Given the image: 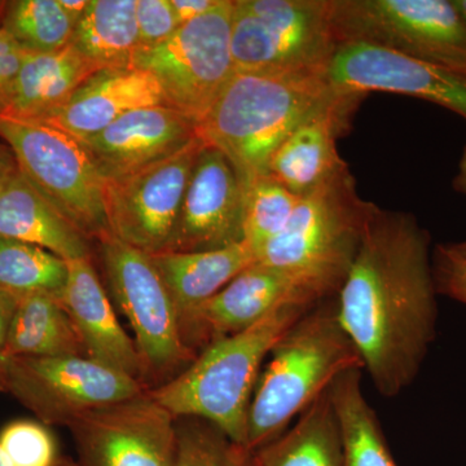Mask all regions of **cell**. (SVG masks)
Masks as SVG:
<instances>
[{
	"mask_svg": "<svg viewBox=\"0 0 466 466\" xmlns=\"http://www.w3.org/2000/svg\"><path fill=\"white\" fill-rule=\"evenodd\" d=\"M431 235L416 217L377 207L337 315L377 391L394 398L415 381L437 336Z\"/></svg>",
	"mask_w": 466,
	"mask_h": 466,
	"instance_id": "obj_1",
	"label": "cell"
},
{
	"mask_svg": "<svg viewBox=\"0 0 466 466\" xmlns=\"http://www.w3.org/2000/svg\"><path fill=\"white\" fill-rule=\"evenodd\" d=\"M361 97L337 90L327 76L235 72L196 131L226 156L247 191L299 126L355 109Z\"/></svg>",
	"mask_w": 466,
	"mask_h": 466,
	"instance_id": "obj_2",
	"label": "cell"
},
{
	"mask_svg": "<svg viewBox=\"0 0 466 466\" xmlns=\"http://www.w3.org/2000/svg\"><path fill=\"white\" fill-rule=\"evenodd\" d=\"M260 370L249 410L248 450L256 452L280 437L352 368L363 360L337 315V299L321 300L275 343Z\"/></svg>",
	"mask_w": 466,
	"mask_h": 466,
	"instance_id": "obj_3",
	"label": "cell"
},
{
	"mask_svg": "<svg viewBox=\"0 0 466 466\" xmlns=\"http://www.w3.org/2000/svg\"><path fill=\"white\" fill-rule=\"evenodd\" d=\"M314 306H283L249 329L210 343L183 372L150 394L175 419L207 420L248 449L251 398L263 363L275 343Z\"/></svg>",
	"mask_w": 466,
	"mask_h": 466,
	"instance_id": "obj_4",
	"label": "cell"
},
{
	"mask_svg": "<svg viewBox=\"0 0 466 466\" xmlns=\"http://www.w3.org/2000/svg\"><path fill=\"white\" fill-rule=\"evenodd\" d=\"M377 208L358 195L349 167L300 196L289 223L257 262L291 276L315 299L337 297Z\"/></svg>",
	"mask_w": 466,
	"mask_h": 466,
	"instance_id": "obj_5",
	"label": "cell"
},
{
	"mask_svg": "<svg viewBox=\"0 0 466 466\" xmlns=\"http://www.w3.org/2000/svg\"><path fill=\"white\" fill-rule=\"evenodd\" d=\"M339 43L330 0H233L235 72L327 76Z\"/></svg>",
	"mask_w": 466,
	"mask_h": 466,
	"instance_id": "obj_6",
	"label": "cell"
},
{
	"mask_svg": "<svg viewBox=\"0 0 466 466\" xmlns=\"http://www.w3.org/2000/svg\"><path fill=\"white\" fill-rule=\"evenodd\" d=\"M0 139L21 175L86 238L110 235L106 180L84 143L46 122L2 116Z\"/></svg>",
	"mask_w": 466,
	"mask_h": 466,
	"instance_id": "obj_7",
	"label": "cell"
},
{
	"mask_svg": "<svg viewBox=\"0 0 466 466\" xmlns=\"http://www.w3.org/2000/svg\"><path fill=\"white\" fill-rule=\"evenodd\" d=\"M101 265L110 297L127 319L142 359L144 381L164 385L198 355L184 341L177 309L152 256L106 236L99 240Z\"/></svg>",
	"mask_w": 466,
	"mask_h": 466,
	"instance_id": "obj_8",
	"label": "cell"
},
{
	"mask_svg": "<svg viewBox=\"0 0 466 466\" xmlns=\"http://www.w3.org/2000/svg\"><path fill=\"white\" fill-rule=\"evenodd\" d=\"M339 42L381 46L466 78V20L453 0H330Z\"/></svg>",
	"mask_w": 466,
	"mask_h": 466,
	"instance_id": "obj_9",
	"label": "cell"
},
{
	"mask_svg": "<svg viewBox=\"0 0 466 466\" xmlns=\"http://www.w3.org/2000/svg\"><path fill=\"white\" fill-rule=\"evenodd\" d=\"M233 0L184 24L161 45L137 51L133 67L157 79L165 103L200 124L235 69L231 54Z\"/></svg>",
	"mask_w": 466,
	"mask_h": 466,
	"instance_id": "obj_10",
	"label": "cell"
},
{
	"mask_svg": "<svg viewBox=\"0 0 466 466\" xmlns=\"http://www.w3.org/2000/svg\"><path fill=\"white\" fill-rule=\"evenodd\" d=\"M149 390L134 377L84 355L12 358L5 391L48 426H66L88 410Z\"/></svg>",
	"mask_w": 466,
	"mask_h": 466,
	"instance_id": "obj_11",
	"label": "cell"
},
{
	"mask_svg": "<svg viewBox=\"0 0 466 466\" xmlns=\"http://www.w3.org/2000/svg\"><path fill=\"white\" fill-rule=\"evenodd\" d=\"M202 144L198 137L157 164L106 180L104 201L115 238L150 256L167 250Z\"/></svg>",
	"mask_w": 466,
	"mask_h": 466,
	"instance_id": "obj_12",
	"label": "cell"
},
{
	"mask_svg": "<svg viewBox=\"0 0 466 466\" xmlns=\"http://www.w3.org/2000/svg\"><path fill=\"white\" fill-rule=\"evenodd\" d=\"M76 466H174L177 419L149 390L88 410L69 425Z\"/></svg>",
	"mask_w": 466,
	"mask_h": 466,
	"instance_id": "obj_13",
	"label": "cell"
},
{
	"mask_svg": "<svg viewBox=\"0 0 466 466\" xmlns=\"http://www.w3.org/2000/svg\"><path fill=\"white\" fill-rule=\"evenodd\" d=\"M328 81L345 94L381 91L431 101L466 121V78L444 67L372 43H339L328 66Z\"/></svg>",
	"mask_w": 466,
	"mask_h": 466,
	"instance_id": "obj_14",
	"label": "cell"
},
{
	"mask_svg": "<svg viewBox=\"0 0 466 466\" xmlns=\"http://www.w3.org/2000/svg\"><path fill=\"white\" fill-rule=\"evenodd\" d=\"M244 216L245 189L235 168L220 150L204 143L162 253H200L241 244Z\"/></svg>",
	"mask_w": 466,
	"mask_h": 466,
	"instance_id": "obj_15",
	"label": "cell"
},
{
	"mask_svg": "<svg viewBox=\"0 0 466 466\" xmlns=\"http://www.w3.org/2000/svg\"><path fill=\"white\" fill-rule=\"evenodd\" d=\"M318 303L291 276L256 262L196 309L184 324V341L198 355L210 343L249 329L283 306Z\"/></svg>",
	"mask_w": 466,
	"mask_h": 466,
	"instance_id": "obj_16",
	"label": "cell"
},
{
	"mask_svg": "<svg viewBox=\"0 0 466 466\" xmlns=\"http://www.w3.org/2000/svg\"><path fill=\"white\" fill-rule=\"evenodd\" d=\"M198 126L167 106H143L82 142L104 180L127 177L188 146Z\"/></svg>",
	"mask_w": 466,
	"mask_h": 466,
	"instance_id": "obj_17",
	"label": "cell"
},
{
	"mask_svg": "<svg viewBox=\"0 0 466 466\" xmlns=\"http://www.w3.org/2000/svg\"><path fill=\"white\" fill-rule=\"evenodd\" d=\"M67 263L69 279L61 303L75 324L86 357L146 385L142 359L134 339L119 323L91 258Z\"/></svg>",
	"mask_w": 466,
	"mask_h": 466,
	"instance_id": "obj_18",
	"label": "cell"
},
{
	"mask_svg": "<svg viewBox=\"0 0 466 466\" xmlns=\"http://www.w3.org/2000/svg\"><path fill=\"white\" fill-rule=\"evenodd\" d=\"M167 106L157 79L147 70L103 69L79 86L66 104L41 119L86 142L143 106Z\"/></svg>",
	"mask_w": 466,
	"mask_h": 466,
	"instance_id": "obj_19",
	"label": "cell"
},
{
	"mask_svg": "<svg viewBox=\"0 0 466 466\" xmlns=\"http://www.w3.org/2000/svg\"><path fill=\"white\" fill-rule=\"evenodd\" d=\"M96 72L70 45L52 54H26L17 76L0 96V116L41 121Z\"/></svg>",
	"mask_w": 466,
	"mask_h": 466,
	"instance_id": "obj_20",
	"label": "cell"
},
{
	"mask_svg": "<svg viewBox=\"0 0 466 466\" xmlns=\"http://www.w3.org/2000/svg\"><path fill=\"white\" fill-rule=\"evenodd\" d=\"M352 110H333L299 126L272 156L268 174L303 196L345 170L336 140L348 130Z\"/></svg>",
	"mask_w": 466,
	"mask_h": 466,
	"instance_id": "obj_21",
	"label": "cell"
},
{
	"mask_svg": "<svg viewBox=\"0 0 466 466\" xmlns=\"http://www.w3.org/2000/svg\"><path fill=\"white\" fill-rule=\"evenodd\" d=\"M0 238L45 248L67 262L91 258V241L70 225L20 171L0 189Z\"/></svg>",
	"mask_w": 466,
	"mask_h": 466,
	"instance_id": "obj_22",
	"label": "cell"
},
{
	"mask_svg": "<svg viewBox=\"0 0 466 466\" xmlns=\"http://www.w3.org/2000/svg\"><path fill=\"white\" fill-rule=\"evenodd\" d=\"M152 258L173 299L182 332L196 309L257 262L247 242L200 253H159Z\"/></svg>",
	"mask_w": 466,
	"mask_h": 466,
	"instance_id": "obj_23",
	"label": "cell"
},
{
	"mask_svg": "<svg viewBox=\"0 0 466 466\" xmlns=\"http://www.w3.org/2000/svg\"><path fill=\"white\" fill-rule=\"evenodd\" d=\"M254 461L256 466H343L341 429L329 389L296 424L256 451Z\"/></svg>",
	"mask_w": 466,
	"mask_h": 466,
	"instance_id": "obj_24",
	"label": "cell"
},
{
	"mask_svg": "<svg viewBox=\"0 0 466 466\" xmlns=\"http://www.w3.org/2000/svg\"><path fill=\"white\" fill-rule=\"evenodd\" d=\"M70 46L97 70L133 67L139 51L137 0H90Z\"/></svg>",
	"mask_w": 466,
	"mask_h": 466,
	"instance_id": "obj_25",
	"label": "cell"
},
{
	"mask_svg": "<svg viewBox=\"0 0 466 466\" xmlns=\"http://www.w3.org/2000/svg\"><path fill=\"white\" fill-rule=\"evenodd\" d=\"M3 351L9 358L86 357L63 303L45 294L18 297Z\"/></svg>",
	"mask_w": 466,
	"mask_h": 466,
	"instance_id": "obj_26",
	"label": "cell"
},
{
	"mask_svg": "<svg viewBox=\"0 0 466 466\" xmlns=\"http://www.w3.org/2000/svg\"><path fill=\"white\" fill-rule=\"evenodd\" d=\"M363 370L352 368L334 380L330 400L341 429L343 466H398L375 410L361 388Z\"/></svg>",
	"mask_w": 466,
	"mask_h": 466,
	"instance_id": "obj_27",
	"label": "cell"
},
{
	"mask_svg": "<svg viewBox=\"0 0 466 466\" xmlns=\"http://www.w3.org/2000/svg\"><path fill=\"white\" fill-rule=\"evenodd\" d=\"M69 263L45 248L0 238V288L16 294L63 299Z\"/></svg>",
	"mask_w": 466,
	"mask_h": 466,
	"instance_id": "obj_28",
	"label": "cell"
},
{
	"mask_svg": "<svg viewBox=\"0 0 466 466\" xmlns=\"http://www.w3.org/2000/svg\"><path fill=\"white\" fill-rule=\"evenodd\" d=\"M0 26L25 54H52L67 47L75 23L60 0H11L5 2Z\"/></svg>",
	"mask_w": 466,
	"mask_h": 466,
	"instance_id": "obj_29",
	"label": "cell"
},
{
	"mask_svg": "<svg viewBox=\"0 0 466 466\" xmlns=\"http://www.w3.org/2000/svg\"><path fill=\"white\" fill-rule=\"evenodd\" d=\"M300 196L271 175L251 183L245 191L244 241L256 254L289 223Z\"/></svg>",
	"mask_w": 466,
	"mask_h": 466,
	"instance_id": "obj_30",
	"label": "cell"
},
{
	"mask_svg": "<svg viewBox=\"0 0 466 466\" xmlns=\"http://www.w3.org/2000/svg\"><path fill=\"white\" fill-rule=\"evenodd\" d=\"M174 466H256L254 453L218 426L196 417L177 419Z\"/></svg>",
	"mask_w": 466,
	"mask_h": 466,
	"instance_id": "obj_31",
	"label": "cell"
},
{
	"mask_svg": "<svg viewBox=\"0 0 466 466\" xmlns=\"http://www.w3.org/2000/svg\"><path fill=\"white\" fill-rule=\"evenodd\" d=\"M0 447L11 466H72L61 456L50 426L34 420H16L0 431Z\"/></svg>",
	"mask_w": 466,
	"mask_h": 466,
	"instance_id": "obj_32",
	"label": "cell"
},
{
	"mask_svg": "<svg viewBox=\"0 0 466 466\" xmlns=\"http://www.w3.org/2000/svg\"><path fill=\"white\" fill-rule=\"evenodd\" d=\"M139 50L167 41L180 25L170 0H137Z\"/></svg>",
	"mask_w": 466,
	"mask_h": 466,
	"instance_id": "obj_33",
	"label": "cell"
},
{
	"mask_svg": "<svg viewBox=\"0 0 466 466\" xmlns=\"http://www.w3.org/2000/svg\"><path fill=\"white\" fill-rule=\"evenodd\" d=\"M433 274L438 294L466 305V260L449 244L435 247Z\"/></svg>",
	"mask_w": 466,
	"mask_h": 466,
	"instance_id": "obj_34",
	"label": "cell"
},
{
	"mask_svg": "<svg viewBox=\"0 0 466 466\" xmlns=\"http://www.w3.org/2000/svg\"><path fill=\"white\" fill-rule=\"evenodd\" d=\"M26 54L0 26V96L12 84Z\"/></svg>",
	"mask_w": 466,
	"mask_h": 466,
	"instance_id": "obj_35",
	"label": "cell"
},
{
	"mask_svg": "<svg viewBox=\"0 0 466 466\" xmlns=\"http://www.w3.org/2000/svg\"><path fill=\"white\" fill-rule=\"evenodd\" d=\"M170 2L177 23L182 26L218 7L222 0H170Z\"/></svg>",
	"mask_w": 466,
	"mask_h": 466,
	"instance_id": "obj_36",
	"label": "cell"
},
{
	"mask_svg": "<svg viewBox=\"0 0 466 466\" xmlns=\"http://www.w3.org/2000/svg\"><path fill=\"white\" fill-rule=\"evenodd\" d=\"M18 297L11 291L0 288V351H3L7 339L9 327L16 311Z\"/></svg>",
	"mask_w": 466,
	"mask_h": 466,
	"instance_id": "obj_37",
	"label": "cell"
},
{
	"mask_svg": "<svg viewBox=\"0 0 466 466\" xmlns=\"http://www.w3.org/2000/svg\"><path fill=\"white\" fill-rule=\"evenodd\" d=\"M18 173L16 158L11 148L0 139V189Z\"/></svg>",
	"mask_w": 466,
	"mask_h": 466,
	"instance_id": "obj_38",
	"label": "cell"
},
{
	"mask_svg": "<svg viewBox=\"0 0 466 466\" xmlns=\"http://www.w3.org/2000/svg\"><path fill=\"white\" fill-rule=\"evenodd\" d=\"M60 5L66 11L67 17L76 25L87 11L90 0H60Z\"/></svg>",
	"mask_w": 466,
	"mask_h": 466,
	"instance_id": "obj_39",
	"label": "cell"
},
{
	"mask_svg": "<svg viewBox=\"0 0 466 466\" xmlns=\"http://www.w3.org/2000/svg\"><path fill=\"white\" fill-rule=\"evenodd\" d=\"M453 188L459 193L466 195V144L461 158H460L458 174L453 179Z\"/></svg>",
	"mask_w": 466,
	"mask_h": 466,
	"instance_id": "obj_40",
	"label": "cell"
},
{
	"mask_svg": "<svg viewBox=\"0 0 466 466\" xmlns=\"http://www.w3.org/2000/svg\"><path fill=\"white\" fill-rule=\"evenodd\" d=\"M11 360L12 358H9L5 351H0V391H5Z\"/></svg>",
	"mask_w": 466,
	"mask_h": 466,
	"instance_id": "obj_41",
	"label": "cell"
},
{
	"mask_svg": "<svg viewBox=\"0 0 466 466\" xmlns=\"http://www.w3.org/2000/svg\"><path fill=\"white\" fill-rule=\"evenodd\" d=\"M451 249L455 251L456 254H459L462 259L466 260V240L461 242H456V244H449Z\"/></svg>",
	"mask_w": 466,
	"mask_h": 466,
	"instance_id": "obj_42",
	"label": "cell"
},
{
	"mask_svg": "<svg viewBox=\"0 0 466 466\" xmlns=\"http://www.w3.org/2000/svg\"><path fill=\"white\" fill-rule=\"evenodd\" d=\"M453 3H455L456 7L461 12L462 16L466 20V0H453Z\"/></svg>",
	"mask_w": 466,
	"mask_h": 466,
	"instance_id": "obj_43",
	"label": "cell"
},
{
	"mask_svg": "<svg viewBox=\"0 0 466 466\" xmlns=\"http://www.w3.org/2000/svg\"><path fill=\"white\" fill-rule=\"evenodd\" d=\"M0 466H11V464H9L7 456H5V452H3L2 447H0Z\"/></svg>",
	"mask_w": 466,
	"mask_h": 466,
	"instance_id": "obj_44",
	"label": "cell"
},
{
	"mask_svg": "<svg viewBox=\"0 0 466 466\" xmlns=\"http://www.w3.org/2000/svg\"><path fill=\"white\" fill-rule=\"evenodd\" d=\"M3 5H5V2H0V14H2Z\"/></svg>",
	"mask_w": 466,
	"mask_h": 466,
	"instance_id": "obj_45",
	"label": "cell"
},
{
	"mask_svg": "<svg viewBox=\"0 0 466 466\" xmlns=\"http://www.w3.org/2000/svg\"><path fill=\"white\" fill-rule=\"evenodd\" d=\"M72 466H76V464H73Z\"/></svg>",
	"mask_w": 466,
	"mask_h": 466,
	"instance_id": "obj_46",
	"label": "cell"
}]
</instances>
